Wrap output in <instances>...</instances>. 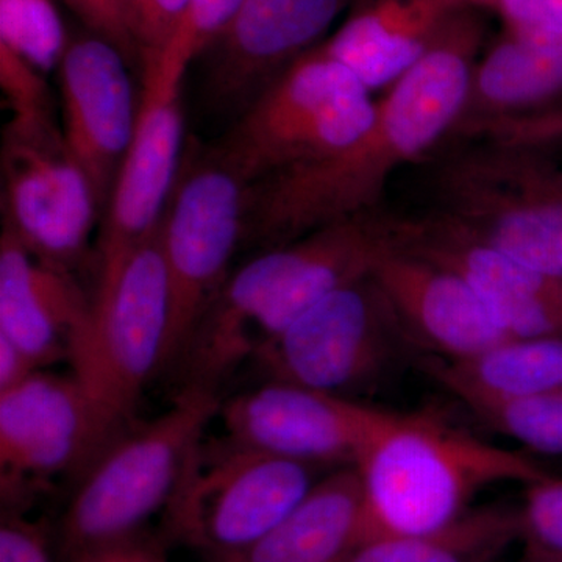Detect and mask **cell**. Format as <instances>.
I'll return each instance as SVG.
<instances>
[{
  "label": "cell",
  "mask_w": 562,
  "mask_h": 562,
  "mask_svg": "<svg viewBox=\"0 0 562 562\" xmlns=\"http://www.w3.org/2000/svg\"><path fill=\"white\" fill-rule=\"evenodd\" d=\"M483 38L482 11L458 10L427 54L376 102L372 124L357 139L250 184L244 236L272 249L376 210L392 173L460 121Z\"/></svg>",
  "instance_id": "6da1fadb"
},
{
  "label": "cell",
  "mask_w": 562,
  "mask_h": 562,
  "mask_svg": "<svg viewBox=\"0 0 562 562\" xmlns=\"http://www.w3.org/2000/svg\"><path fill=\"white\" fill-rule=\"evenodd\" d=\"M362 495V543L438 530L479 492L547 475L527 453L503 449L428 413L387 412L353 465Z\"/></svg>",
  "instance_id": "7a4b0ae2"
},
{
  "label": "cell",
  "mask_w": 562,
  "mask_h": 562,
  "mask_svg": "<svg viewBox=\"0 0 562 562\" xmlns=\"http://www.w3.org/2000/svg\"><path fill=\"white\" fill-rule=\"evenodd\" d=\"M401 235V220L373 210L266 249L228 276L203 325L225 346L257 351L333 291L372 276Z\"/></svg>",
  "instance_id": "3957f363"
},
{
  "label": "cell",
  "mask_w": 562,
  "mask_h": 562,
  "mask_svg": "<svg viewBox=\"0 0 562 562\" xmlns=\"http://www.w3.org/2000/svg\"><path fill=\"white\" fill-rule=\"evenodd\" d=\"M221 402L216 392L181 387L169 409L133 424L103 450L63 514L58 539L66 561L136 538L168 508Z\"/></svg>",
  "instance_id": "277c9868"
},
{
  "label": "cell",
  "mask_w": 562,
  "mask_h": 562,
  "mask_svg": "<svg viewBox=\"0 0 562 562\" xmlns=\"http://www.w3.org/2000/svg\"><path fill=\"white\" fill-rule=\"evenodd\" d=\"M171 284L160 228L99 277L91 313L70 351V368L114 436L135 424L147 384L168 366Z\"/></svg>",
  "instance_id": "5b68a950"
},
{
  "label": "cell",
  "mask_w": 562,
  "mask_h": 562,
  "mask_svg": "<svg viewBox=\"0 0 562 562\" xmlns=\"http://www.w3.org/2000/svg\"><path fill=\"white\" fill-rule=\"evenodd\" d=\"M375 111L368 88L321 43L262 88L213 151L250 187L347 146L372 124Z\"/></svg>",
  "instance_id": "8992f818"
},
{
  "label": "cell",
  "mask_w": 562,
  "mask_h": 562,
  "mask_svg": "<svg viewBox=\"0 0 562 562\" xmlns=\"http://www.w3.org/2000/svg\"><path fill=\"white\" fill-rule=\"evenodd\" d=\"M325 469L225 438L202 442L166 512V530L206 562L250 547L303 502Z\"/></svg>",
  "instance_id": "52a82bcc"
},
{
  "label": "cell",
  "mask_w": 562,
  "mask_h": 562,
  "mask_svg": "<svg viewBox=\"0 0 562 562\" xmlns=\"http://www.w3.org/2000/svg\"><path fill=\"white\" fill-rule=\"evenodd\" d=\"M413 347L369 276L306 310L249 362L266 380L353 401L351 395L371 390Z\"/></svg>",
  "instance_id": "ba28073f"
},
{
  "label": "cell",
  "mask_w": 562,
  "mask_h": 562,
  "mask_svg": "<svg viewBox=\"0 0 562 562\" xmlns=\"http://www.w3.org/2000/svg\"><path fill=\"white\" fill-rule=\"evenodd\" d=\"M503 143L457 158L443 168V210L464 231L524 262L562 279V171Z\"/></svg>",
  "instance_id": "9c48e42d"
},
{
  "label": "cell",
  "mask_w": 562,
  "mask_h": 562,
  "mask_svg": "<svg viewBox=\"0 0 562 562\" xmlns=\"http://www.w3.org/2000/svg\"><path fill=\"white\" fill-rule=\"evenodd\" d=\"M249 184L214 151L191 162L177 179L160 224L171 284L168 366L190 342L210 303L228 279L246 233Z\"/></svg>",
  "instance_id": "30bf717a"
},
{
  "label": "cell",
  "mask_w": 562,
  "mask_h": 562,
  "mask_svg": "<svg viewBox=\"0 0 562 562\" xmlns=\"http://www.w3.org/2000/svg\"><path fill=\"white\" fill-rule=\"evenodd\" d=\"M188 66L190 61L169 49L143 63L135 131L114 180L99 239V277L114 271L160 228L180 176L181 87Z\"/></svg>",
  "instance_id": "8fae6325"
},
{
  "label": "cell",
  "mask_w": 562,
  "mask_h": 562,
  "mask_svg": "<svg viewBox=\"0 0 562 562\" xmlns=\"http://www.w3.org/2000/svg\"><path fill=\"white\" fill-rule=\"evenodd\" d=\"M350 398L266 380L221 402L225 438L325 471L355 465L386 417Z\"/></svg>",
  "instance_id": "7c38bea8"
},
{
  "label": "cell",
  "mask_w": 562,
  "mask_h": 562,
  "mask_svg": "<svg viewBox=\"0 0 562 562\" xmlns=\"http://www.w3.org/2000/svg\"><path fill=\"white\" fill-rule=\"evenodd\" d=\"M2 168L3 231L41 260L70 271L88 249L102 203L61 132L5 135Z\"/></svg>",
  "instance_id": "4fadbf2b"
},
{
  "label": "cell",
  "mask_w": 562,
  "mask_h": 562,
  "mask_svg": "<svg viewBox=\"0 0 562 562\" xmlns=\"http://www.w3.org/2000/svg\"><path fill=\"white\" fill-rule=\"evenodd\" d=\"M116 438L72 373L33 372L0 391L3 495H16L25 480L83 475Z\"/></svg>",
  "instance_id": "5bb4252c"
},
{
  "label": "cell",
  "mask_w": 562,
  "mask_h": 562,
  "mask_svg": "<svg viewBox=\"0 0 562 562\" xmlns=\"http://www.w3.org/2000/svg\"><path fill=\"white\" fill-rule=\"evenodd\" d=\"M401 249L468 281L512 338H562V279L480 241L446 214L403 221Z\"/></svg>",
  "instance_id": "9a60e30c"
},
{
  "label": "cell",
  "mask_w": 562,
  "mask_h": 562,
  "mask_svg": "<svg viewBox=\"0 0 562 562\" xmlns=\"http://www.w3.org/2000/svg\"><path fill=\"white\" fill-rule=\"evenodd\" d=\"M127 65L113 44L90 35L69 43L58 66L63 143L101 203L113 190L138 116Z\"/></svg>",
  "instance_id": "2e32d148"
},
{
  "label": "cell",
  "mask_w": 562,
  "mask_h": 562,
  "mask_svg": "<svg viewBox=\"0 0 562 562\" xmlns=\"http://www.w3.org/2000/svg\"><path fill=\"white\" fill-rule=\"evenodd\" d=\"M414 346L454 361L512 338L458 273L395 247L372 272Z\"/></svg>",
  "instance_id": "e0dca14e"
},
{
  "label": "cell",
  "mask_w": 562,
  "mask_h": 562,
  "mask_svg": "<svg viewBox=\"0 0 562 562\" xmlns=\"http://www.w3.org/2000/svg\"><path fill=\"white\" fill-rule=\"evenodd\" d=\"M353 0H244L228 27L210 47L213 91L239 98L266 87L319 43Z\"/></svg>",
  "instance_id": "ac0fdd59"
},
{
  "label": "cell",
  "mask_w": 562,
  "mask_h": 562,
  "mask_svg": "<svg viewBox=\"0 0 562 562\" xmlns=\"http://www.w3.org/2000/svg\"><path fill=\"white\" fill-rule=\"evenodd\" d=\"M91 303L70 271L41 260L11 233L0 238V336L36 369L69 361Z\"/></svg>",
  "instance_id": "d6986e66"
},
{
  "label": "cell",
  "mask_w": 562,
  "mask_h": 562,
  "mask_svg": "<svg viewBox=\"0 0 562 562\" xmlns=\"http://www.w3.org/2000/svg\"><path fill=\"white\" fill-rule=\"evenodd\" d=\"M462 7L460 0H353L322 46L371 91L412 69Z\"/></svg>",
  "instance_id": "ffe728a7"
},
{
  "label": "cell",
  "mask_w": 562,
  "mask_h": 562,
  "mask_svg": "<svg viewBox=\"0 0 562 562\" xmlns=\"http://www.w3.org/2000/svg\"><path fill=\"white\" fill-rule=\"evenodd\" d=\"M362 546V495L353 465L325 473L260 541L210 562H350Z\"/></svg>",
  "instance_id": "44dd1931"
},
{
  "label": "cell",
  "mask_w": 562,
  "mask_h": 562,
  "mask_svg": "<svg viewBox=\"0 0 562 562\" xmlns=\"http://www.w3.org/2000/svg\"><path fill=\"white\" fill-rule=\"evenodd\" d=\"M425 371L473 413L562 391V338H508L464 360H431Z\"/></svg>",
  "instance_id": "7402d4cb"
},
{
  "label": "cell",
  "mask_w": 562,
  "mask_h": 562,
  "mask_svg": "<svg viewBox=\"0 0 562 562\" xmlns=\"http://www.w3.org/2000/svg\"><path fill=\"white\" fill-rule=\"evenodd\" d=\"M560 91L562 29L505 24L501 38L473 69L464 110L479 111L473 124L484 128L508 116V111L546 101Z\"/></svg>",
  "instance_id": "603a6c76"
},
{
  "label": "cell",
  "mask_w": 562,
  "mask_h": 562,
  "mask_svg": "<svg viewBox=\"0 0 562 562\" xmlns=\"http://www.w3.org/2000/svg\"><path fill=\"white\" fill-rule=\"evenodd\" d=\"M516 541L519 508L486 505L438 530L362 543L350 562H495Z\"/></svg>",
  "instance_id": "cb8c5ba5"
},
{
  "label": "cell",
  "mask_w": 562,
  "mask_h": 562,
  "mask_svg": "<svg viewBox=\"0 0 562 562\" xmlns=\"http://www.w3.org/2000/svg\"><path fill=\"white\" fill-rule=\"evenodd\" d=\"M0 44L41 72L60 66L69 43L55 0H0Z\"/></svg>",
  "instance_id": "d4e9b609"
},
{
  "label": "cell",
  "mask_w": 562,
  "mask_h": 562,
  "mask_svg": "<svg viewBox=\"0 0 562 562\" xmlns=\"http://www.w3.org/2000/svg\"><path fill=\"white\" fill-rule=\"evenodd\" d=\"M0 88L11 113L5 135L40 136L58 132L43 72L3 44H0Z\"/></svg>",
  "instance_id": "484cf974"
},
{
  "label": "cell",
  "mask_w": 562,
  "mask_h": 562,
  "mask_svg": "<svg viewBox=\"0 0 562 562\" xmlns=\"http://www.w3.org/2000/svg\"><path fill=\"white\" fill-rule=\"evenodd\" d=\"M479 416L532 453L562 457V391L495 406Z\"/></svg>",
  "instance_id": "4316f807"
},
{
  "label": "cell",
  "mask_w": 562,
  "mask_h": 562,
  "mask_svg": "<svg viewBox=\"0 0 562 562\" xmlns=\"http://www.w3.org/2000/svg\"><path fill=\"white\" fill-rule=\"evenodd\" d=\"M519 524L527 558L562 562V475L547 473L525 486Z\"/></svg>",
  "instance_id": "83f0119b"
},
{
  "label": "cell",
  "mask_w": 562,
  "mask_h": 562,
  "mask_svg": "<svg viewBox=\"0 0 562 562\" xmlns=\"http://www.w3.org/2000/svg\"><path fill=\"white\" fill-rule=\"evenodd\" d=\"M188 5L190 0H124L125 22L140 61L168 46Z\"/></svg>",
  "instance_id": "f1b7e54d"
},
{
  "label": "cell",
  "mask_w": 562,
  "mask_h": 562,
  "mask_svg": "<svg viewBox=\"0 0 562 562\" xmlns=\"http://www.w3.org/2000/svg\"><path fill=\"white\" fill-rule=\"evenodd\" d=\"M243 2L244 0H190L179 29L165 49L183 55L188 61L194 60L216 43Z\"/></svg>",
  "instance_id": "f546056e"
},
{
  "label": "cell",
  "mask_w": 562,
  "mask_h": 562,
  "mask_svg": "<svg viewBox=\"0 0 562 562\" xmlns=\"http://www.w3.org/2000/svg\"><path fill=\"white\" fill-rule=\"evenodd\" d=\"M91 35L109 41L132 63L139 57L127 22H125L124 0H63Z\"/></svg>",
  "instance_id": "4dcf8cb0"
},
{
  "label": "cell",
  "mask_w": 562,
  "mask_h": 562,
  "mask_svg": "<svg viewBox=\"0 0 562 562\" xmlns=\"http://www.w3.org/2000/svg\"><path fill=\"white\" fill-rule=\"evenodd\" d=\"M0 562H54L43 528L18 513L5 514L0 527Z\"/></svg>",
  "instance_id": "1f68e13d"
},
{
  "label": "cell",
  "mask_w": 562,
  "mask_h": 562,
  "mask_svg": "<svg viewBox=\"0 0 562 562\" xmlns=\"http://www.w3.org/2000/svg\"><path fill=\"white\" fill-rule=\"evenodd\" d=\"M462 5L492 11L503 24H539L562 29V0H460Z\"/></svg>",
  "instance_id": "d6a6232c"
},
{
  "label": "cell",
  "mask_w": 562,
  "mask_h": 562,
  "mask_svg": "<svg viewBox=\"0 0 562 562\" xmlns=\"http://www.w3.org/2000/svg\"><path fill=\"white\" fill-rule=\"evenodd\" d=\"M68 562H171L158 543L136 536L101 549L91 550Z\"/></svg>",
  "instance_id": "836d02e7"
},
{
  "label": "cell",
  "mask_w": 562,
  "mask_h": 562,
  "mask_svg": "<svg viewBox=\"0 0 562 562\" xmlns=\"http://www.w3.org/2000/svg\"><path fill=\"white\" fill-rule=\"evenodd\" d=\"M40 371L29 360L27 355L18 349L9 339L0 336V391L9 390L21 383L33 372Z\"/></svg>",
  "instance_id": "e575fe53"
},
{
  "label": "cell",
  "mask_w": 562,
  "mask_h": 562,
  "mask_svg": "<svg viewBox=\"0 0 562 562\" xmlns=\"http://www.w3.org/2000/svg\"><path fill=\"white\" fill-rule=\"evenodd\" d=\"M547 132L553 139L562 138V111L550 114L549 121H547Z\"/></svg>",
  "instance_id": "d590c367"
},
{
  "label": "cell",
  "mask_w": 562,
  "mask_h": 562,
  "mask_svg": "<svg viewBox=\"0 0 562 562\" xmlns=\"http://www.w3.org/2000/svg\"><path fill=\"white\" fill-rule=\"evenodd\" d=\"M527 560L530 562H542V561H538V560H531V558H527Z\"/></svg>",
  "instance_id": "8d00e7d4"
},
{
  "label": "cell",
  "mask_w": 562,
  "mask_h": 562,
  "mask_svg": "<svg viewBox=\"0 0 562 562\" xmlns=\"http://www.w3.org/2000/svg\"><path fill=\"white\" fill-rule=\"evenodd\" d=\"M524 562H530V561H528V560H527V558H525V561H524Z\"/></svg>",
  "instance_id": "74e56055"
}]
</instances>
